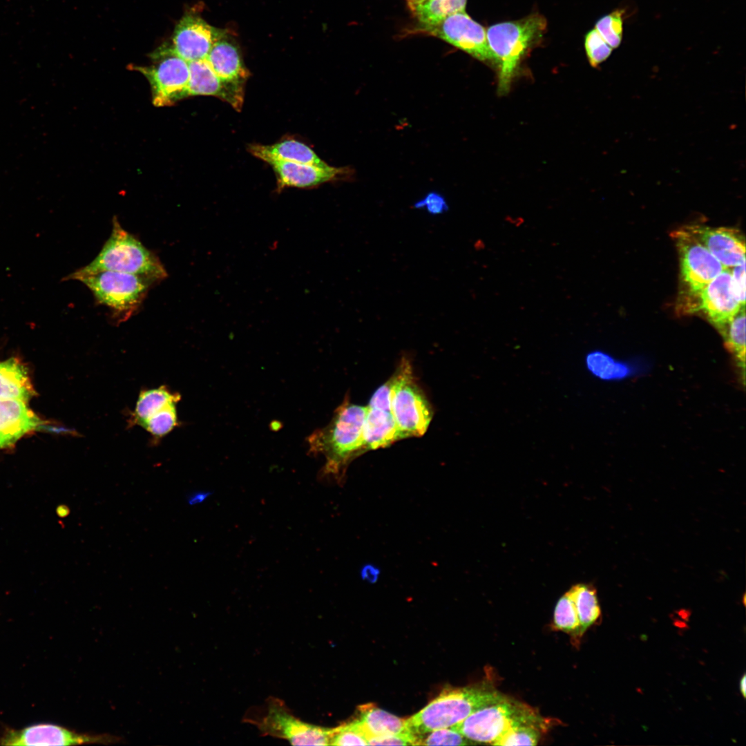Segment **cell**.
<instances>
[{
	"instance_id": "cell-1",
	"label": "cell",
	"mask_w": 746,
	"mask_h": 746,
	"mask_svg": "<svg viewBox=\"0 0 746 746\" xmlns=\"http://www.w3.org/2000/svg\"><path fill=\"white\" fill-rule=\"evenodd\" d=\"M366 412L367 406L354 404L346 399L326 426L307 437L309 453L321 454L326 459L322 470L324 475H339L354 457L365 452L363 426Z\"/></svg>"
},
{
	"instance_id": "cell-2",
	"label": "cell",
	"mask_w": 746,
	"mask_h": 746,
	"mask_svg": "<svg viewBox=\"0 0 746 746\" xmlns=\"http://www.w3.org/2000/svg\"><path fill=\"white\" fill-rule=\"evenodd\" d=\"M506 696L491 686L446 687L424 708L406 719L408 731L417 740L432 731L454 726L484 706Z\"/></svg>"
},
{
	"instance_id": "cell-3",
	"label": "cell",
	"mask_w": 746,
	"mask_h": 746,
	"mask_svg": "<svg viewBox=\"0 0 746 746\" xmlns=\"http://www.w3.org/2000/svg\"><path fill=\"white\" fill-rule=\"evenodd\" d=\"M546 28L545 18L534 14L518 21L497 23L487 29L488 46L499 68V94L508 93L522 59L542 38Z\"/></svg>"
},
{
	"instance_id": "cell-4",
	"label": "cell",
	"mask_w": 746,
	"mask_h": 746,
	"mask_svg": "<svg viewBox=\"0 0 746 746\" xmlns=\"http://www.w3.org/2000/svg\"><path fill=\"white\" fill-rule=\"evenodd\" d=\"M100 271L142 275L156 281L167 276L160 259L123 229L115 217L111 236L98 255L88 265L74 272L86 274Z\"/></svg>"
},
{
	"instance_id": "cell-5",
	"label": "cell",
	"mask_w": 746,
	"mask_h": 746,
	"mask_svg": "<svg viewBox=\"0 0 746 746\" xmlns=\"http://www.w3.org/2000/svg\"><path fill=\"white\" fill-rule=\"evenodd\" d=\"M64 280L84 284L99 304L109 307L118 321L128 319L141 305L149 287L156 280L142 275L113 271L92 274L73 272Z\"/></svg>"
},
{
	"instance_id": "cell-6",
	"label": "cell",
	"mask_w": 746,
	"mask_h": 746,
	"mask_svg": "<svg viewBox=\"0 0 746 746\" xmlns=\"http://www.w3.org/2000/svg\"><path fill=\"white\" fill-rule=\"evenodd\" d=\"M521 724L541 726L542 719L530 707L506 697L482 707L450 727L475 743L492 745L510 728Z\"/></svg>"
},
{
	"instance_id": "cell-7",
	"label": "cell",
	"mask_w": 746,
	"mask_h": 746,
	"mask_svg": "<svg viewBox=\"0 0 746 746\" xmlns=\"http://www.w3.org/2000/svg\"><path fill=\"white\" fill-rule=\"evenodd\" d=\"M392 377L391 412L401 439L423 435L432 420V412L414 380L408 359L401 360Z\"/></svg>"
},
{
	"instance_id": "cell-8",
	"label": "cell",
	"mask_w": 746,
	"mask_h": 746,
	"mask_svg": "<svg viewBox=\"0 0 746 746\" xmlns=\"http://www.w3.org/2000/svg\"><path fill=\"white\" fill-rule=\"evenodd\" d=\"M671 236L679 256L682 287L678 306L682 312L726 268L685 227L673 231Z\"/></svg>"
},
{
	"instance_id": "cell-9",
	"label": "cell",
	"mask_w": 746,
	"mask_h": 746,
	"mask_svg": "<svg viewBox=\"0 0 746 746\" xmlns=\"http://www.w3.org/2000/svg\"><path fill=\"white\" fill-rule=\"evenodd\" d=\"M151 57V65L133 66L132 69L140 72L149 80L153 104L169 106L188 97L189 62L167 44L157 49Z\"/></svg>"
},
{
	"instance_id": "cell-10",
	"label": "cell",
	"mask_w": 746,
	"mask_h": 746,
	"mask_svg": "<svg viewBox=\"0 0 746 746\" xmlns=\"http://www.w3.org/2000/svg\"><path fill=\"white\" fill-rule=\"evenodd\" d=\"M265 712L251 721L262 735L286 740L294 745H329L332 729L302 720L282 700L270 698Z\"/></svg>"
},
{
	"instance_id": "cell-11",
	"label": "cell",
	"mask_w": 746,
	"mask_h": 746,
	"mask_svg": "<svg viewBox=\"0 0 746 746\" xmlns=\"http://www.w3.org/2000/svg\"><path fill=\"white\" fill-rule=\"evenodd\" d=\"M415 28V32L434 36L480 61L496 64L486 30L465 11L450 15L435 25Z\"/></svg>"
},
{
	"instance_id": "cell-12",
	"label": "cell",
	"mask_w": 746,
	"mask_h": 746,
	"mask_svg": "<svg viewBox=\"0 0 746 746\" xmlns=\"http://www.w3.org/2000/svg\"><path fill=\"white\" fill-rule=\"evenodd\" d=\"M121 740L117 736L79 733L51 723H38L20 729L6 728L0 736V745L8 746L108 745Z\"/></svg>"
},
{
	"instance_id": "cell-13",
	"label": "cell",
	"mask_w": 746,
	"mask_h": 746,
	"mask_svg": "<svg viewBox=\"0 0 746 746\" xmlns=\"http://www.w3.org/2000/svg\"><path fill=\"white\" fill-rule=\"evenodd\" d=\"M742 307L732 291L731 270L726 268L697 295L688 314L702 312L719 330Z\"/></svg>"
},
{
	"instance_id": "cell-14",
	"label": "cell",
	"mask_w": 746,
	"mask_h": 746,
	"mask_svg": "<svg viewBox=\"0 0 746 746\" xmlns=\"http://www.w3.org/2000/svg\"><path fill=\"white\" fill-rule=\"evenodd\" d=\"M225 32L198 16L187 15L178 23L172 38L174 51L188 62L207 58Z\"/></svg>"
},
{
	"instance_id": "cell-15",
	"label": "cell",
	"mask_w": 746,
	"mask_h": 746,
	"mask_svg": "<svg viewBox=\"0 0 746 746\" xmlns=\"http://www.w3.org/2000/svg\"><path fill=\"white\" fill-rule=\"evenodd\" d=\"M684 227L705 245L725 268L731 269L745 261V241L738 229L701 224Z\"/></svg>"
},
{
	"instance_id": "cell-16",
	"label": "cell",
	"mask_w": 746,
	"mask_h": 746,
	"mask_svg": "<svg viewBox=\"0 0 746 746\" xmlns=\"http://www.w3.org/2000/svg\"><path fill=\"white\" fill-rule=\"evenodd\" d=\"M269 164L276 173L278 191L287 187L312 188L338 180L349 173L346 168H336L329 164L323 166L282 162Z\"/></svg>"
},
{
	"instance_id": "cell-17",
	"label": "cell",
	"mask_w": 746,
	"mask_h": 746,
	"mask_svg": "<svg viewBox=\"0 0 746 746\" xmlns=\"http://www.w3.org/2000/svg\"><path fill=\"white\" fill-rule=\"evenodd\" d=\"M188 96L208 95L221 99L236 111H240L244 93L224 84L216 74L207 59L189 62Z\"/></svg>"
},
{
	"instance_id": "cell-18",
	"label": "cell",
	"mask_w": 746,
	"mask_h": 746,
	"mask_svg": "<svg viewBox=\"0 0 746 746\" xmlns=\"http://www.w3.org/2000/svg\"><path fill=\"white\" fill-rule=\"evenodd\" d=\"M44 424L26 403L18 399H0V448L12 446L24 434Z\"/></svg>"
},
{
	"instance_id": "cell-19",
	"label": "cell",
	"mask_w": 746,
	"mask_h": 746,
	"mask_svg": "<svg viewBox=\"0 0 746 746\" xmlns=\"http://www.w3.org/2000/svg\"><path fill=\"white\" fill-rule=\"evenodd\" d=\"M206 59L224 84L244 93L249 72L235 45L224 37L213 45Z\"/></svg>"
},
{
	"instance_id": "cell-20",
	"label": "cell",
	"mask_w": 746,
	"mask_h": 746,
	"mask_svg": "<svg viewBox=\"0 0 746 746\" xmlns=\"http://www.w3.org/2000/svg\"><path fill=\"white\" fill-rule=\"evenodd\" d=\"M248 150L251 155L268 164L282 162L327 165L310 147L294 139H286L271 145L250 144Z\"/></svg>"
},
{
	"instance_id": "cell-21",
	"label": "cell",
	"mask_w": 746,
	"mask_h": 746,
	"mask_svg": "<svg viewBox=\"0 0 746 746\" xmlns=\"http://www.w3.org/2000/svg\"><path fill=\"white\" fill-rule=\"evenodd\" d=\"M366 406L363 426L365 451L385 448L401 439L391 411Z\"/></svg>"
},
{
	"instance_id": "cell-22",
	"label": "cell",
	"mask_w": 746,
	"mask_h": 746,
	"mask_svg": "<svg viewBox=\"0 0 746 746\" xmlns=\"http://www.w3.org/2000/svg\"><path fill=\"white\" fill-rule=\"evenodd\" d=\"M35 394L26 366L18 358L0 362V399L27 403Z\"/></svg>"
},
{
	"instance_id": "cell-23",
	"label": "cell",
	"mask_w": 746,
	"mask_h": 746,
	"mask_svg": "<svg viewBox=\"0 0 746 746\" xmlns=\"http://www.w3.org/2000/svg\"><path fill=\"white\" fill-rule=\"evenodd\" d=\"M360 721L366 734L371 737L410 733L406 720L400 718L369 703L359 707Z\"/></svg>"
},
{
	"instance_id": "cell-24",
	"label": "cell",
	"mask_w": 746,
	"mask_h": 746,
	"mask_svg": "<svg viewBox=\"0 0 746 746\" xmlns=\"http://www.w3.org/2000/svg\"><path fill=\"white\" fill-rule=\"evenodd\" d=\"M467 0H421L408 3L419 26L435 25L453 14L465 11Z\"/></svg>"
},
{
	"instance_id": "cell-25",
	"label": "cell",
	"mask_w": 746,
	"mask_h": 746,
	"mask_svg": "<svg viewBox=\"0 0 746 746\" xmlns=\"http://www.w3.org/2000/svg\"><path fill=\"white\" fill-rule=\"evenodd\" d=\"M180 400V395L171 392L166 386L142 391L131 416L132 424L141 425L148 418L168 404L178 403Z\"/></svg>"
},
{
	"instance_id": "cell-26",
	"label": "cell",
	"mask_w": 746,
	"mask_h": 746,
	"mask_svg": "<svg viewBox=\"0 0 746 746\" xmlns=\"http://www.w3.org/2000/svg\"><path fill=\"white\" fill-rule=\"evenodd\" d=\"M580 621L579 637L599 618L601 614L595 590L586 584H577L570 589Z\"/></svg>"
},
{
	"instance_id": "cell-27",
	"label": "cell",
	"mask_w": 746,
	"mask_h": 746,
	"mask_svg": "<svg viewBox=\"0 0 746 746\" xmlns=\"http://www.w3.org/2000/svg\"><path fill=\"white\" fill-rule=\"evenodd\" d=\"M725 346L735 355L745 374V310L742 307L732 319L718 330Z\"/></svg>"
},
{
	"instance_id": "cell-28",
	"label": "cell",
	"mask_w": 746,
	"mask_h": 746,
	"mask_svg": "<svg viewBox=\"0 0 746 746\" xmlns=\"http://www.w3.org/2000/svg\"><path fill=\"white\" fill-rule=\"evenodd\" d=\"M553 624L555 629L579 637L580 621L571 591H567L557 602Z\"/></svg>"
},
{
	"instance_id": "cell-29",
	"label": "cell",
	"mask_w": 746,
	"mask_h": 746,
	"mask_svg": "<svg viewBox=\"0 0 746 746\" xmlns=\"http://www.w3.org/2000/svg\"><path fill=\"white\" fill-rule=\"evenodd\" d=\"M176 404H168L148 418L140 426L156 439L164 437L178 425Z\"/></svg>"
},
{
	"instance_id": "cell-30",
	"label": "cell",
	"mask_w": 746,
	"mask_h": 746,
	"mask_svg": "<svg viewBox=\"0 0 746 746\" xmlns=\"http://www.w3.org/2000/svg\"><path fill=\"white\" fill-rule=\"evenodd\" d=\"M624 14V10H615L600 19L595 24V28L613 49L622 40Z\"/></svg>"
},
{
	"instance_id": "cell-31",
	"label": "cell",
	"mask_w": 746,
	"mask_h": 746,
	"mask_svg": "<svg viewBox=\"0 0 746 746\" xmlns=\"http://www.w3.org/2000/svg\"><path fill=\"white\" fill-rule=\"evenodd\" d=\"M537 725L521 724L515 726L503 734L493 745H535L540 738Z\"/></svg>"
},
{
	"instance_id": "cell-32",
	"label": "cell",
	"mask_w": 746,
	"mask_h": 746,
	"mask_svg": "<svg viewBox=\"0 0 746 746\" xmlns=\"http://www.w3.org/2000/svg\"><path fill=\"white\" fill-rule=\"evenodd\" d=\"M331 745H367L366 734L358 720L332 728Z\"/></svg>"
},
{
	"instance_id": "cell-33",
	"label": "cell",
	"mask_w": 746,
	"mask_h": 746,
	"mask_svg": "<svg viewBox=\"0 0 746 746\" xmlns=\"http://www.w3.org/2000/svg\"><path fill=\"white\" fill-rule=\"evenodd\" d=\"M586 363L590 371L602 379L619 377L625 375L627 372L624 366L615 363L609 356L600 352L588 355Z\"/></svg>"
},
{
	"instance_id": "cell-34",
	"label": "cell",
	"mask_w": 746,
	"mask_h": 746,
	"mask_svg": "<svg viewBox=\"0 0 746 746\" xmlns=\"http://www.w3.org/2000/svg\"><path fill=\"white\" fill-rule=\"evenodd\" d=\"M475 743L468 740L452 727L442 728L427 733L417 740L421 745H467Z\"/></svg>"
},
{
	"instance_id": "cell-35",
	"label": "cell",
	"mask_w": 746,
	"mask_h": 746,
	"mask_svg": "<svg viewBox=\"0 0 746 746\" xmlns=\"http://www.w3.org/2000/svg\"><path fill=\"white\" fill-rule=\"evenodd\" d=\"M584 46L588 59L593 67L605 61L613 50L595 28L586 34Z\"/></svg>"
},
{
	"instance_id": "cell-36",
	"label": "cell",
	"mask_w": 746,
	"mask_h": 746,
	"mask_svg": "<svg viewBox=\"0 0 746 746\" xmlns=\"http://www.w3.org/2000/svg\"><path fill=\"white\" fill-rule=\"evenodd\" d=\"M416 209H425L432 215L442 214L448 210L444 197L434 191L428 193L423 198L414 203Z\"/></svg>"
},
{
	"instance_id": "cell-37",
	"label": "cell",
	"mask_w": 746,
	"mask_h": 746,
	"mask_svg": "<svg viewBox=\"0 0 746 746\" xmlns=\"http://www.w3.org/2000/svg\"><path fill=\"white\" fill-rule=\"evenodd\" d=\"M731 273V289L733 294L739 302L745 306V261L730 269Z\"/></svg>"
},
{
	"instance_id": "cell-38",
	"label": "cell",
	"mask_w": 746,
	"mask_h": 746,
	"mask_svg": "<svg viewBox=\"0 0 746 746\" xmlns=\"http://www.w3.org/2000/svg\"><path fill=\"white\" fill-rule=\"evenodd\" d=\"M416 745V738L410 733L371 737L367 739V745Z\"/></svg>"
},
{
	"instance_id": "cell-39",
	"label": "cell",
	"mask_w": 746,
	"mask_h": 746,
	"mask_svg": "<svg viewBox=\"0 0 746 746\" xmlns=\"http://www.w3.org/2000/svg\"><path fill=\"white\" fill-rule=\"evenodd\" d=\"M209 494L210 493L208 492H198L192 493L188 497L187 501L190 505H194L195 504L200 503L203 501L209 495Z\"/></svg>"
},
{
	"instance_id": "cell-40",
	"label": "cell",
	"mask_w": 746,
	"mask_h": 746,
	"mask_svg": "<svg viewBox=\"0 0 746 746\" xmlns=\"http://www.w3.org/2000/svg\"><path fill=\"white\" fill-rule=\"evenodd\" d=\"M57 512L59 516L64 517L69 514L70 510L66 506L61 505L57 508Z\"/></svg>"
},
{
	"instance_id": "cell-41",
	"label": "cell",
	"mask_w": 746,
	"mask_h": 746,
	"mask_svg": "<svg viewBox=\"0 0 746 746\" xmlns=\"http://www.w3.org/2000/svg\"><path fill=\"white\" fill-rule=\"evenodd\" d=\"M740 693H741L742 696L744 698H745L746 677H745V674L743 676V677L740 678Z\"/></svg>"
},
{
	"instance_id": "cell-42",
	"label": "cell",
	"mask_w": 746,
	"mask_h": 746,
	"mask_svg": "<svg viewBox=\"0 0 746 746\" xmlns=\"http://www.w3.org/2000/svg\"><path fill=\"white\" fill-rule=\"evenodd\" d=\"M406 1H407L408 3H414L419 2L421 0H406Z\"/></svg>"
}]
</instances>
